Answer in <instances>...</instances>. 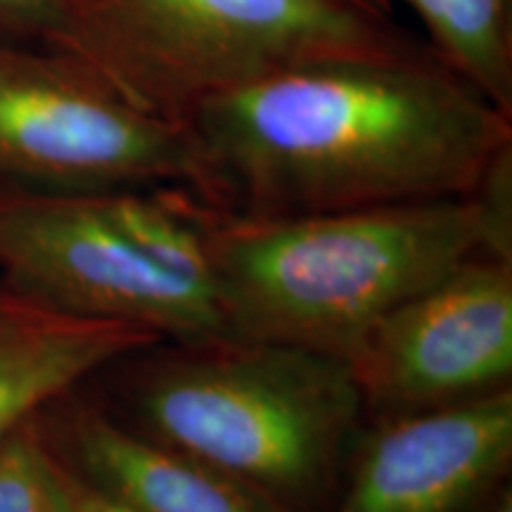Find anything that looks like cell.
Here are the masks:
<instances>
[{"label": "cell", "instance_id": "cell-1", "mask_svg": "<svg viewBox=\"0 0 512 512\" xmlns=\"http://www.w3.org/2000/svg\"><path fill=\"white\" fill-rule=\"evenodd\" d=\"M183 124L209 202L245 214L467 197L512 145V117L425 43L285 69L202 102Z\"/></svg>", "mask_w": 512, "mask_h": 512}, {"label": "cell", "instance_id": "cell-2", "mask_svg": "<svg viewBox=\"0 0 512 512\" xmlns=\"http://www.w3.org/2000/svg\"><path fill=\"white\" fill-rule=\"evenodd\" d=\"M209 283L230 337L351 361L406 299L475 256L512 261L477 195L316 214L200 200Z\"/></svg>", "mask_w": 512, "mask_h": 512}, {"label": "cell", "instance_id": "cell-3", "mask_svg": "<svg viewBox=\"0 0 512 512\" xmlns=\"http://www.w3.org/2000/svg\"><path fill=\"white\" fill-rule=\"evenodd\" d=\"M121 420L283 512L330 501L363 399L347 361L290 344L209 337L124 358Z\"/></svg>", "mask_w": 512, "mask_h": 512}, {"label": "cell", "instance_id": "cell-4", "mask_svg": "<svg viewBox=\"0 0 512 512\" xmlns=\"http://www.w3.org/2000/svg\"><path fill=\"white\" fill-rule=\"evenodd\" d=\"M420 43L344 0H72L46 48L79 57L138 110L183 124L202 102L285 69Z\"/></svg>", "mask_w": 512, "mask_h": 512}, {"label": "cell", "instance_id": "cell-5", "mask_svg": "<svg viewBox=\"0 0 512 512\" xmlns=\"http://www.w3.org/2000/svg\"><path fill=\"white\" fill-rule=\"evenodd\" d=\"M0 188H183L209 202L188 126L138 110L79 57L10 41H0Z\"/></svg>", "mask_w": 512, "mask_h": 512}, {"label": "cell", "instance_id": "cell-6", "mask_svg": "<svg viewBox=\"0 0 512 512\" xmlns=\"http://www.w3.org/2000/svg\"><path fill=\"white\" fill-rule=\"evenodd\" d=\"M0 278L55 309L169 342L228 335L211 292L150 264L121 235L107 192L0 188Z\"/></svg>", "mask_w": 512, "mask_h": 512}, {"label": "cell", "instance_id": "cell-7", "mask_svg": "<svg viewBox=\"0 0 512 512\" xmlns=\"http://www.w3.org/2000/svg\"><path fill=\"white\" fill-rule=\"evenodd\" d=\"M380 418L510 387L512 261L475 256L389 311L349 361Z\"/></svg>", "mask_w": 512, "mask_h": 512}, {"label": "cell", "instance_id": "cell-8", "mask_svg": "<svg viewBox=\"0 0 512 512\" xmlns=\"http://www.w3.org/2000/svg\"><path fill=\"white\" fill-rule=\"evenodd\" d=\"M330 512H484L512 463V387L380 418Z\"/></svg>", "mask_w": 512, "mask_h": 512}, {"label": "cell", "instance_id": "cell-9", "mask_svg": "<svg viewBox=\"0 0 512 512\" xmlns=\"http://www.w3.org/2000/svg\"><path fill=\"white\" fill-rule=\"evenodd\" d=\"M41 422L57 456L128 512H283L211 465L74 394L46 408Z\"/></svg>", "mask_w": 512, "mask_h": 512}, {"label": "cell", "instance_id": "cell-10", "mask_svg": "<svg viewBox=\"0 0 512 512\" xmlns=\"http://www.w3.org/2000/svg\"><path fill=\"white\" fill-rule=\"evenodd\" d=\"M157 342L138 325L55 309L0 278V446L93 375Z\"/></svg>", "mask_w": 512, "mask_h": 512}, {"label": "cell", "instance_id": "cell-11", "mask_svg": "<svg viewBox=\"0 0 512 512\" xmlns=\"http://www.w3.org/2000/svg\"><path fill=\"white\" fill-rule=\"evenodd\" d=\"M425 46L491 105L512 117V0H403Z\"/></svg>", "mask_w": 512, "mask_h": 512}, {"label": "cell", "instance_id": "cell-12", "mask_svg": "<svg viewBox=\"0 0 512 512\" xmlns=\"http://www.w3.org/2000/svg\"><path fill=\"white\" fill-rule=\"evenodd\" d=\"M57 475L60 456L36 415L0 446V512H55Z\"/></svg>", "mask_w": 512, "mask_h": 512}, {"label": "cell", "instance_id": "cell-13", "mask_svg": "<svg viewBox=\"0 0 512 512\" xmlns=\"http://www.w3.org/2000/svg\"><path fill=\"white\" fill-rule=\"evenodd\" d=\"M72 0H0V41L46 48Z\"/></svg>", "mask_w": 512, "mask_h": 512}, {"label": "cell", "instance_id": "cell-14", "mask_svg": "<svg viewBox=\"0 0 512 512\" xmlns=\"http://www.w3.org/2000/svg\"><path fill=\"white\" fill-rule=\"evenodd\" d=\"M55 512H128L95 491L60 458V475H57Z\"/></svg>", "mask_w": 512, "mask_h": 512}, {"label": "cell", "instance_id": "cell-15", "mask_svg": "<svg viewBox=\"0 0 512 512\" xmlns=\"http://www.w3.org/2000/svg\"><path fill=\"white\" fill-rule=\"evenodd\" d=\"M344 3L356 5V8L361 10L375 12V15H382V17H392V10H394V0H344Z\"/></svg>", "mask_w": 512, "mask_h": 512}, {"label": "cell", "instance_id": "cell-16", "mask_svg": "<svg viewBox=\"0 0 512 512\" xmlns=\"http://www.w3.org/2000/svg\"><path fill=\"white\" fill-rule=\"evenodd\" d=\"M486 512H512V491H510V486H503V489L498 491L494 501L486 505Z\"/></svg>", "mask_w": 512, "mask_h": 512}]
</instances>
